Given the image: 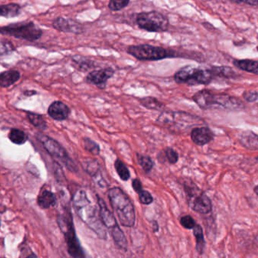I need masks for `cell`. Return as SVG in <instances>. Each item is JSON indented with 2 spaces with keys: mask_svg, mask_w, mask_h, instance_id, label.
<instances>
[{
  "mask_svg": "<svg viewBox=\"0 0 258 258\" xmlns=\"http://www.w3.org/2000/svg\"><path fill=\"white\" fill-rule=\"evenodd\" d=\"M28 117L30 122L40 131H44L47 129V123L40 114L28 113Z\"/></svg>",
  "mask_w": 258,
  "mask_h": 258,
  "instance_id": "obj_27",
  "label": "cell"
},
{
  "mask_svg": "<svg viewBox=\"0 0 258 258\" xmlns=\"http://www.w3.org/2000/svg\"><path fill=\"white\" fill-rule=\"evenodd\" d=\"M0 34L34 42L40 39L43 35V31L34 22H21L11 24L8 26L0 27Z\"/></svg>",
  "mask_w": 258,
  "mask_h": 258,
  "instance_id": "obj_10",
  "label": "cell"
},
{
  "mask_svg": "<svg viewBox=\"0 0 258 258\" xmlns=\"http://www.w3.org/2000/svg\"><path fill=\"white\" fill-rule=\"evenodd\" d=\"M37 138L41 142L42 145L45 148L48 153L53 157L57 161L66 166L71 171H77L76 164L73 160L70 158L66 149L53 139L43 135V134H37Z\"/></svg>",
  "mask_w": 258,
  "mask_h": 258,
  "instance_id": "obj_12",
  "label": "cell"
},
{
  "mask_svg": "<svg viewBox=\"0 0 258 258\" xmlns=\"http://www.w3.org/2000/svg\"><path fill=\"white\" fill-rule=\"evenodd\" d=\"M74 61L78 64V69L83 71V72H87V71L93 69L95 66V63L93 61H90V60L84 59L80 60V61L74 60Z\"/></svg>",
  "mask_w": 258,
  "mask_h": 258,
  "instance_id": "obj_35",
  "label": "cell"
},
{
  "mask_svg": "<svg viewBox=\"0 0 258 258\" xmlns=\"http://www.w3.org/2000/svg\"><path fill=\"white\" fill-rule=\"evenodd\" d=\"M152 229H153L154 232H158V230H159L158 222L155 221V220L152 221Z\"/></svg>",
  "mask_w": 258,
  "mask_h": 258,
  "instance_id": "obj_39",
  "label": "cell"
},
{
  "mask_svg": "<svg viewBox=\"0 0 258 258\" xmlns=\"http://www.w3.org/2000/svg\"><path fill=\"white\" fill-rule=\"evenodd\" d=\"M16 50V48L11 42L7 40H0V56L11 55Z\"/></svg>",
  "mask_w": 258,
  "mask_h": 258,
  "instance_id": "obj_31",
  "label": "cell"
},
{
  "mask_svg": "<svg viewBox=\"0 0 258 258\" xmlns=\"http://www.w3.org/2000/svg\"><path fill=\"white\" fill-rule=\"evenodd\" d=\"M114 75V71L111 68H105L90 72L86 80L89 84L96 86L99 89H105L108 80Z\"/></svg>",
  "mask_w": 258,
  "mask_h": 258,
  "instance_id": "obj_13",
  "label": "cell"
},
{
  "mask_svg": "<svg viewBox=\"0 0 258 258\" xmlns=\"http://www.w3.org/2000/svg\"><path fill=\"white\" fill-rule=\"evenodd\" d=\"M108 197L120 224L125 227L134 226L136 223L135 207L127 194L120 187H113L108 190Z\"/></svg>",
  "mask_w": 258,
  "mask_h": 258,
  "instance_id": "obj_3",
  "label": "cell"
},
{
  "mask_svg": "<svg viewBox=\"0 0 258 258\" xmlns=\"http://www.w3.org/2000/svg\"><path fill=\"white\" fill-rule=\"evenodd\" d=\"M165 155L170 164H175L179 161V155L172 148L168 147L165 149Z\"/></svg>",
  "mask_w": 258,
  "mask_h": 258,
  "instance_id": "obj_34",
  "label": "cell"
},
{
  "mask_svg": "<svg viewBox=\"0 0 258 258\" xmlns=\"http://www.w3.org/2000/svg\"><path fill=\"white\" fill-rule=\"evenodd\" d=\"M132 186L134 191L138 194L141 190H143V185H142L141 181L139 179H134L132 182Z\"/></svg>",
  "mask_w": 258,
  "mask_h": 258,
  "instance_id": "obj_37",
  "label": "cell"
},
{
  "mask_svg": "<svg viewBox=\"0 0 258 258\" xmlns=\"http://www.w3.org/2000/svg\"><path fill=\"white\" fill-rule=\"evenodd\" d=\"M9 138L16 145H23L28 140V137L24 131L19 129H12Z\"/></svg>",
  "mask_w": 258,
  "mask_h": 258,
  "instance_id": "obj_26",
  "label": "cell"
},
{
  "mask_svg": "<svg viewBox=\"0 0 258 258\" xmlns=\"http://www.w3.org/2000/svg\"><path fill=\"white\" fill-rule=\"evenodd\" d=\"M214 138L213 131L207 126H196L191 131V139L195 144L199 146H205L211 143Z\"/></svg>",
  "mask_w": 258,
  "mask_h": 258,
  "instance_id": "obj_15",
  "label": "cell"
},
{
  "mask_svg": "<svg viewBox=\"0 0 258 258\" xmlns=\"http://www.w3.org/2000/svg\"><path fill=\"white\" fill-rule=\"evenodd\" d=\"M232 64L240 70L258 75V61L252 59H234Z\"/></svg>",
  "mask_w": 258,
  "mask_h": 258,
  "instance_id": "obj_18",
  "label": "cell"
},
{
  "mask_svg": "<svg viewBox=\"0 0 258 258\" xmlns=\"http://www.w3.org/2000/svg\"><path fill=\"white\" fill-rule=\"evenodd\" d=\"M22 7L17 4H9L0 6V16L12 19L20 15Z\"/></svg>",
  "mask_w": 258,
  "mask_h": 258,
  "instance_id": "obj_21",
  "label": "cell"
},
{
  "mask_svg": "<svg viewBox=\"0 0 258 258\" xmlns=\"http://www.w3.org/2000/svg\"><path fill=\"white\" fill-rule=\"evenodd\" d=\"M57 221L61 232L64 233L69 254L73 257H84L85 254L77 238L70 211L69 210L64 214L60 215L57 219Z\"/></svg>",
  "mask_w": 258,
  "mask_h": 258,
  "instance_id": "obj_8",
  "label": "cell"
},
{
  "mask_svg": "<svg viewBox=\"0 0 258 258\" xmlns=\"http://www.w3.org/2000/svg\"><path fill=\"white\" fill-rule=\"evenodd\" d=\"M237 4H244L250 7H256L258 5V0H233Z\"/></svg>",
  "mask_w": 258,
  "mask_h": 258,
  "instance_id": "obj_38",
  "label": "cell"
},
{
  "mask_svg": "<svg viewBox=\"0 0 258 258\" xmlns=\"http://www.w3.org/2000/svg\"><path fill=\"white\" fill-rule=\"evenodd\" d=\"M138 195L140 202H141V204H143V205H149L153 202V197H152L151 193H149V191H146V190H141V191L138 193Z\"/></svg>",
  "mask_w": 258,
  "mask_h": 258,
  "instance_id": "obj_33",
  "label": "cell"
},
{
  "mask_svg": "<svg viewBox=\"0 0 258 258\" xmlns=\"http://www.w3.org/2000/svg\"><path fill=\"white\" fill-rule=\"evenodd\" d=\"M36 93H36L35 91H26L25 92V94L26 95V96H33V95L36 94Z\"/></svg>",
  "mask_w": 258,
  "mask_h": 258,
  "instance_id": "obj_40",
  "label": "cell"
},
{
  "mask_svg": "<svg viewBox=\"0 0 258 258\" xmlns=\"http://www.w3.org/2000/svg\"><path fill=\"white\" fill-rule=\"evenodd\" d=\"M179 223L182 227L186 229H192L196 224L194 218L190 215H185L181 217Z\"/></svg>",
  "mask_w": 258,
  "mask_h": 258,
  "instance_id": "obj_32",
  "label": "cell"
},
{
  "mask_svg": "<svg viewBox=\"0 0 258 258\" xmlns=\"http://www.w3.org/2000/svg\"><path fill=\"white\" fill-rule=\"evenodd\" d=\"M0 226H1V223H0Z\"/></svg>",
  "mask_w": 258,
  "mask_h": 258,
  "instance_id": "obj_42",
  "label": "cell"
},
{
  "mask_svg": "<svg viewBox=\"0 0 258 258\" xmlns=\"http://www.w3.org/2000/svg\"><path fill=\"white\" fill-rule=\"evenodd\" d=\"M239 141L246 149L250 150H257V135L252 131H244L241 133L239 136Z\"/></svg>",
  "mask_w": 258,
  "mask_h": 258,
  "instance_id": "obj_17",
  "label": "cell"
},
{
  "mask_svg": "<svg viewBox=\"0 0 258 258\" xmlns=\"http://www.w3.org/2000/svg\"><path fill=\"white\" fill-rule=\"evenodd\" d=\"M99 207V215L105 227L109 231L116 245L120 250L126 251L128 247L127 240L122 229L119 226L114 214L108 209L105 201L97 196Z\"/></svg>",
  "mask_w": 258,
  "mask_h": 258,
  "instance_id": "obj_6",
  "label": "cell"
},
{
  "mask_svg": "<svg viewBox=\"0 0 258 258\" xmlns=\"http://www.w3.org/2000/svg\"><path fill=\"white\" fill-rule=\"evenodd\" d=\"M37 204L43 209H49L56 205V198L52 191L43 190L38 196Z\"/></svg>",
  "mask_w": 258,
  "mask_h": 258,
  "instance_id": "obj_20",
  "label": "cell"
},
{
  "mask_svg": "<svg viewBox=\"0 0 258 258\" xmlns=\"http://www.w3.org/2000/svg\"><path fill=\"white\" fill-rule=\"evenodd\" d=\"M137 26L149 32H165L170 27L168 18L156 11L143 12L136 18Z\"/></svg>",
  "mask_w": 258,
  "mask_h": 258,
  "instance_id": "obj_11",
  "label": "cell"
},
{
  "mask_svg": "<svg viewBox=\"0 0 258 258\" xmlns=\"http://www.w3.org/2000/svg\"><path fill=\"white\" fill-rule=\"evenodd\" d=\"M52 25L55 29L61 32L72 33L76 34L84 32L83 25L73 19L58 17L55 19Z\"/></svg>",
  "mask_w": 258,
  "mask_h": 258,
  "instance_id": "obj_14",
  "label": "cell"
},
{
  "mask_svg": "<svg viewBox=\"0 0 258 258\" xmlns=\"http://www.w3.org/2000/svg\"><path fill=\"white\" fill-rule=\"evenodd\" d=\"M73 201L79 217L84 220V223H87L90 229L99 235V238L106 239L107 232L101 220L99 211H98L97 208L92 205L87 193L83 190L77 191Z\"/></svg>",
  "mask_w": 258,
  "mask_h": 258,
  "instance_id": "obj_2",
  "label": "cell"
},
{
  "mask_svg": "<svg viewBox=\"0 0 258 258\" xmlns=\"http://www.w3.org/2000/svg\"><path fill=\"white\" fill-rule=\"evenodd\" d=\"M197 116L183 111H164L160 114L158 123L173 132H187L201 123Z\"/></svg>",
  "mask_w": 258,
  "mask_h": 258,
  "instance_id": "obj_4",
  "label": "cell"
},
{
  "mask_svg": "<svg viewBox=\"0 0 258 258\" xmlns=\"http://www.w3.org/2000/svg\"><path fill=\"white\" fill-rule=\"evenodd\" d=\"M211 72L214 74V77H220V78H235L237 76V73L228 66H213L211 69Z\"/></svg>",
  "mask_w": 258,
  "mask_h": 258,
  "instance_id": "obj_23",
  "label": "cell"
},
{
  "mask_svg": "<svg viewBox=\"0 0 258 258\" xmlns=\"http://www.w3.org/2000/svg\"><path fill=\"white\" fill-rule=\"evenodd\" d=\"M214 78L211 69H199L190 66L182 68L174 75V81L177 84L188 86L208 85Z\"/></svg>",
  "mask_w": 258,
  "mask_h": 258,
  "instance_id": "obj_7",
  "label": "cell"
},
{
  "mask_svg": "<svg viewBox=\"0 0 258 258\" xmlns=\"http://www.w3.org/2000/svg\"><path fill=\"white\" fill-rule=\"evenodd\" d=\"M192 229L193 234H194L195 238H196V250L199 254H202L205 247V236H204L203 229L199 224H196Z\"/></svg>",
  "mask_w": 258,
  "mask_h": 258,
  "instance_id": "obj_22",
  "label": "cell"
},
{
  "mask_svg": "<svg viewBox=\"0 0 258 258\" xmlns=\"http://www.w3.org/2000/svg\"><path fill=\"white\" fill-rule=\"evenodd\" d=\"M137 159H138V163L141 166L143 170L146 172V173H150L153 169L155 163L152 161L151 157L147 156V155H137Z\"/></svg>",
  "mask_w": 258,
  "mask_h": 258,
  "instance_id": "obj_28",
  "label": "cell"
},
{
  "mask_svg": "<svg viewBox=\"0 0 258 258\" xmlns=\"http://www.w3.org/2000/svg\"><path fill=\"white\" fill-rule=\"evenodd\" d=\"M131 0H110L108 8L111 11L118 12L128 7Z\"/></svg>",
  "mask_w": 258,
  "mask_h": 258,
  "instance_id": "obj_30",
  "label": "cell"
},
{
  "mask_svg": "<svg viewBox=\"0 0 258 258\" xmlns=\"http://www.w3.org/2000/svg\"><path fill=\"white\" fill-rule=\"evenodd\" d=\"M114 167H115L116 171H117V174L120 176L121 180L128 181L131 178V173H130L129 169L125 165L124 163L121 161V160L116 159L115 162H114Z\"/></svg>",
  "mask_w": 258,
  "mask_h": 258,
  "instance_id": "obj_25",
  "label": "cell"
},
{
  "mask_svg": "<svg viewBox=\"0 0 258 258\" xmlns=\"http://www.w3.org/2000/svg\"><path fill=\"white\" fill-rule=\"evenodd\" d=\"M84 147L85 150L91 153L93 155H99L100 153V147L96 142L93 141L89 138H84Z\"/></svg>",
  "mask_w": 258,
  "mask_h": 258,
  "instance_id": "obj_29",
  "label": "cell"
},
{
  "mask_svg": "<svg viewBox=\"0 0 258 258\" xmlns=\"http://www.w3.org/2000/svg\"><path fill=\"white\" fill-rule=\"evenodd\" d=\"M243 98L247 102H255L257 100L258 94L256 90L245 91L243 93Z\"/></svg>",
  "mask_w": 258,
  "mask_h": 258,
  "instance_id": "obj_36",
  "label": "cell"
},
{
  "mask_svg": "<svg viewBox=\"0 0 258 258\" xmlns=\"http://www.w3.org/2000/svg\"><path fill=\"white\" fill-rule=\"evenodd\" d=\"M257 185H256V186L254 187V192L255 194L257 195Z\"/></svg>",
  "mask_w": 258,
  "mask_h": 258,
  "instance_id": "obj_41",
  "label": "cell"
},
{
  "mask_svg": "<svg viewBox=\"0 0 258 258\" xmlns=\"http://www.w3.org/2000/svg\"><path fill=\"white\" fill-rule=\"evenodd\" d=\"M192 100L203 110L221 108L229 111H239L244 105L239 99L224 93H214L208 90H202L192 96Z\"/></svg>",
  "mask_w": 258,
  "mask_h": 258,
  "instance_id": "obj_1",
  "label": "cell"
},
{
  "mask_svg": "<svg viewBox=\"0 0 258 258\" xmlns=\"http://www.w3.org/2000/svg\"><path fill=\"white\" fill-rule=\"evenodd\" d=\"M21 74L16 70L7 71L0 74V87L4 88L11 87L19 81Z\"/></svg>",
  "mask_w": 258,
  "mask_h": 258,
  "instance_id": "obj_19",
  "label": "cell"
},
{
  "mask_svg": "<svg viewBox=\"0 0 258 258\" xmlns=\"http://www.w3.org/2000/svg\"><path fill=\"white\" fill-rule=\"evenodd\" d=\"M48 114L55 120H64L70 114L69 106L60 101H55L51 104L48 109Z\"/></svg>",
  "mask_w": 258,
  "mask_h": 258,
  "instance_id": "obj_16",
  "label": "cell"
},
{
  "mask_svg": "<svg viewBox=\"0 0 258 258\" xmlns=\"http://www.w3.org/2000/svg\"><path fill=\"white\" fill-rule=\"evenodd\" d=\"M140 103L142 105L149 110H155V111H161L164 109V105L160 102L156 98L148 96L140 99Z\"/></svg>",
  "mask_w": 258,
  "mask_h": 258,
  "instance_id": "obj_24",
  "label": "cell"
},
{
  "mask_svg": "<svg viewBox=\"0 0 258 258\" xmlns=\"http://www.w3.org/2000/svg\"><path fill=\"white\" fill-rule=\"evenodd\" d=\"M128 54L142 61H155L165 58H176L180 55L173 49L149 44L132 45L126 49Z\"/></svg>",
  "mask_w": 258,
  "mask_h": 258,
  "instance_id": "obj_5",
  "label": "cell"
},
{
  "mask_svg": "<svg viewBox=\"0 0 258 258\" xmlns=\"http://www.w3.org/2000/svg\"><path fill=\"white\" fill-rule=\"evenodd\" d=\"M184 191L190 208L201 214H208L212 210V203L206 193L191 180L184 182Z\"/></svg>",
  "mask_w": 258,
  "mask_h": 258,
  "instance_id": "obj_9",
  "label": "cell"
}]
</instances>
